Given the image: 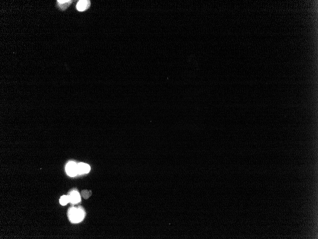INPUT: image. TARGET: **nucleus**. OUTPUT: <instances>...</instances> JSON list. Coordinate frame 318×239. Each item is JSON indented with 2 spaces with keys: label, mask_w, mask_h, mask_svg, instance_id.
Masks as SVG:
<instances>
[{
  "label": "nucleus",
  "mask_w": 318,
  "mask_h": 239,
  "mask_svg": "<svg viewBox=\"0 0 318 239\" xmlns=\"http://www.w3.org/2000/svg\"><path fill=\"white\" fill-rule=\"evenodd\" d=\"M70 201L69 197V196H63L60 199V203L62 205H65L67 203Z\"/></svg>",
  "instance_id": "7"
},
{
  "label": "nucleus",
  "mask_w": 318,
  "mask_h": 239,
  "mask_svg": "<svg viewBox=\"0 0 318 239\" xmlns=\"http://www.w3.org/2000/svg\"><path fill=\"white\" fill-rule=\"evenodd\" d=\"M91 2L90 1L87 0H82L79 1L77 4V9L79 11L83 12L90 7Z\"/></svg>",
  "instance_id": "3"
},
{
  "label": "nucleus",
  "mask_w": 318,
  "mask_h": 239,
  "mask_svg": "<svg viewBox=\"0 0 318 239\" xmlns=\"http://www.w3.org/2000/svg\"><path fill=\"white\" fill-rule=\"evenodd\" d=\"M58 6L59 7V9L62 10H65L69 7L70 5L72 2V1H68V0H58L57 1Z\"/></svg>",
  "instance_id": "5"
},
{
  "label": "nucleus",
  "mask_w": 318,
  "mask_h": 239,
  "mask_svg": "<svg viewBox=\"0 0 318 239\" xmlns=\"http://www.w3.org/2000/svg\"><path fill=\"white\" fill-rule=\"evenodd\" d=\"M66 171L69 176L74 177L78 173L77 165L73 162H70L66 166Z\"/></svg>",
  "instance_id": "2"
},
{
  "label": "nucleus",
  "mask_w": 318,
  "mask_h": 239,
  "mask_svg": "<svg viewBox=\"0 0 318 239\" xmlns=\"http://www.w3.org/2000/svg\"><path fill=\"white\" fill-rule=\"evenodd\" d=\"M77 167L78 172L80 174L88 173L90 171V170H91V168H90L89 165L87 164L83 163L79 164L78 165H77Z\"/></svg>",
  "instance_id": "4"
},
{
  "label": "nucleus",
  "mask_w": 318,
  "mask_h": 239,
  "mask_svg": "<svg viewBox=\"0 0 318 239\" xmlns=\"http://www.w3.org/2000/svg\"><path fill=\"white\" fill-rule=\"evenodd\" d=\"M70 218L73 222H78L81 221L84 218V212L80 209H71L70 212Z\"/></svg>",
  "instance_id": "1"
},
{
  "label": "nucleus",
  "mask_w": 318,
  "mask_h": 239,
  "mask_svg": "<svg viewBox=\"0 0 318 239\" xmlns=\"http://www.w3.org/2000/svg\"><path fill=\"white\" fill-rule=\"evenodd\" d=\"M69 197L70 201H71V203H79L81 200V198H80L79 193L77 191H73Z\"/></svg>",
  "instance_id": "6"
}]
</instances>
